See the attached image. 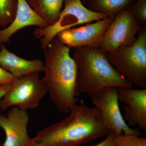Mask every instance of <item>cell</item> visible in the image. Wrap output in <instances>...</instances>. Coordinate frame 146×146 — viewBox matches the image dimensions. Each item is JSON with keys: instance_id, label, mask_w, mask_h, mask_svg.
I'll return each mask as SVG.
<instances>
[{"instance_id": "obj_1", "label": "cell", "mask_w": 146, "mask_h": 146, "mask_svg": "<svg viewBox=\"0 0 146 146\" xmlns=\"http://www.w3.org/2000/svg\"><path fill=\"white\" fill-rule=\"evenodd\" d=\"M69 115L60 121L47 127L31 138L28 146H78L109 133L97 110L76 104Z\"/></svg>"}, {"instance_id": "obj_2", "label": "cell", "mask_w": 146, "mask_h": 146, "mask_svg": "<svg viewBox=\"0 0 146 146\" xmlns=\"http://www.w3.org/2000/svg\"><path fill=\"white\" fill-rule=\"evenodd\" d=\"M70 49L57 36L52 40L44 50V76L42 79L51 102L59 112L67 114L79 101L76 66Z\"/></svg>"}, {"instance_id": "obj_3", "label": "cell", "mask_w": 146, "mask_h": 146, "mask_svg": "<svg viewBox=\"0 0 146 146\" xmlns=\"http://www.w3.org/2000/svg\"><path fill=\"white\" fill-rule=\"evenodd\" d=\"M72 57L76 66L80 92L90 97L108 86L132 87V84L110 63L107 52L100 48H73Z\"/></svg>"}, {"instance_id": "obj_4", "label": "cell", "mask_w": 146, "mask_h": 146, "mask_svg": "<svg viewBox=\"0 0 146 146\" xmlns=\"http://www.w3.org/2000/svg\"><path fill=\"white\" fill-rule=\"evenodd\" d=\"M133 44L107 53L111 65L132 84L146 89V27L138 31Z\"/></svg>"}, {"instance_id": "obj_5", "label": "cell", "mask_w": 146, "mask_h": 146, "mask_svg": "<svg viewBox=\"0 0 146 146\" xmlns=\"http://www.w3.org/2000/svg\"><path fill=\"white\" fill-rule=\"evenodd\" d=\"M63 3L64 8L54 24L44 28H36L33 31L42 49H46L61 32L77 26L108 18L103 13L89 10L84 5L82 0H64Z\"/></svg>"}, {"instance_id": "obj_6", "label": "cell", "mask_w": 146, "mask_h": 146, "mask_svg": "<svg viewBox=\"0 0 146 146\" xmlns=\"http://www.w3.org/2000/svg\"><path fill=\"white\" fill-rule=\"evenodd\" d=\"M47 93L39 73L29 74L17 79L11 84L0 100V108L2 111L12 107L26 111L35 109L39 106Z\"/></svg>"}, {"instance_id": "obj_7", "label": "cell", "mask_w": 146, "mask_h": 146, "mask_svg": "<svg viewBox=\"0 0 146 146\" xmlns=\"http://www.w3.org/2000/svg\"><path fill=\"white\" fill-rule=\"evenodd\" d=\"M91 101L109 132L117 135L123 134L141 136L140 130L128 125L120 110L118 97V87L108 86L98 94L91 97Z\"/></svg>"}, {"instance_id": "obj_8", "label": "cell", "mask_w": 146, "mask_h": 146, "mask_svg": "<svg viewBox=\"0 0 146 146\" xmlns=\"http://www.w3.org/2000/svg\"><path fill=\"white\" fill-rule=\"evenodd\" d=\"M140 29L136 19L124 9L110 23L103 36L100 48L106 52L111 53L120 47L133 44Z\"/></svg>"}, {"instance_id": "obj_9", "label": "cell", "mask_w": 146, "mask_h": 146, "mask_svg": "<svg viewBox=\"0 0 146 146\" xmlns=\"http://www.w3.org/2000/svg\"><path fill=\"white\" fill-rule=\"evenodd\" d=\"M111 21L107 18L89 23L61 32L56 36L70 49L80 47L100 48L105 32Z\"/></svg>"}, {"instance_id": "obj_10", "label": "cell", "mask_w": 146, "mask_h": 146, "mask_svg": "<svg viewBox=\"0 0 146 146\" xmlns=\"http://www.w3.org/2000/svg\"><path fill=\"white\" fill-rule=\"evenodd\" d=\"M118 97L119 102L125 104L123 118L128 125L138 126L146 131V89L119 87Z\"/></svg>"}, {"instance_id": "obj_11", "label": "cell", "mask_w": 146, "mask_h": 146, "mask_svg": "<svg viewBox=\"0 0 146 146\" xmlns=\"http://www.w3.org/2000/svg\"><path fill=\"white\" fill-rule=\"evenodd\" d=\"M29 113L12 107L6 116L0 114V127L4 131L5 140L2 146H28L30 138L28 133Z\"/></svg>"}, {"instance_id": "obj_12", "label": "cell", "mask_w": 146, "mask_h": 146, "mask_svg": "<svg viewBox=\"0 0 146 146\" xmlns=\"http://www.w3.org/2000/svg\"><path fill=\"white\" fill-rule=\"evenodd\" d=\"M17 10L13 21L6 27L0 30V46L10 41L17 32L29 26L44 28L49 26L31 8L26 0H17Z\"/></svg>"}, {"instance_id": "obj_13", "label": "cell", "mask_w": 146, "mask_h": 146, "mask_svg": "<svg viewBox=\"0 0 146 146\" xmlns=\"http://www.w3.org/2000/svg\"><path fill=\"white\" fill-rule=\"evenodd\" d=\"M0 46V66L16 78L32 73L44 72V66L42 60L24 59L9 50L4 45Z\"/></svg>"}, {"instance_id": "obj_14", "label": "cell", "mask_w": 146, "mask_h": 146, "mask_svg": "<svg viewBox=\"0 0 146 146\" xmlns=\"http://www.w3.org/2000/svg\"><path fill=\"white\" fill-rule=\"evenodd\" d=\"M136 0H82L84 5L94 12L103 13L113 20L122 11Z\"/></svg>"}, {"instance_id": "obj_15", "label": "cell", "mask_w": 146, "mask_h": 146, "mask_svg": "<svg viewBox=\"0 0 146 146\" xmlns=\"http://www.w3.org/2000/svg\"><path fill=\"white\" fill-rule=\"evenodd\" d=\"M29 5L49 25L57 21L64 0H28Z\"/></svg>"}, {"instance_id": "obj_16", "label": "cell", "mask_w": 146, "mask_h": 146, "mask_svg": "<svg viewBox=\"0 0 146 146\" xmlns=\"http://www.w3.org/2000/svg\"><path fill=\"white\" fill-rule=\"evenodd\" d=\"M17 0H0V27L8 26L15 18Z\"/></svg>"}, {"instance_id": "obj_17", "label": "cell", "mask_w": 146, "mask_h": 146, "mask_svg": "<svg viewBox=\"0 0 146 146\" xmlns=\"http://www.w3.org/2000/svg\"><path fill=\"white\" fill-rule=\"evenodd\" d=\"M125 9L136 19L141 28L146 27V0H136Z\"/></svg>"}, {"instance_id": "obj_18", "label": "cell", "mask_w": 146, "mask_h": 146, "mask_svg": "<svg viewBox=\"0 0 146 146\" xmlns=\"http://www.w3.org/2000/svg\"><path fill=\"white\" fill-rule=\"evenodd\" d=\"M115 146H146V138L122 133L117 136Z\"/></svg>"}, {"instance_id": "obj_19", "label": "cell", "mask_w": 146, "mask_h": 146, "mask_svg": "<svg viewBox=\"0 0 146 146\" xmlns=\"http://www.w3.org/2000/svg\"><path fill=\"white\" fill-rule=\"evenodd\" d=\"M17 79L0 66V86L11 84Z\"/></svg>"}, {"instance_id": "obj_20", "label": "cell", "mask_w": 146, "mask_h": 146, "mask_svg": "<svg viewBox=\"0 0 146 146\" xmlns=\"http://www.w3.org/2000/svg\"><path fill=\"white\" fill-rule=\"evenodd\" d=\"M118 136L114 132H109L104 140L94 146H115Z\"/></svg>"}, {"instance_id": "obj_21", "label": "cell", "mask_w": 146, "mask_h": 146, "mask_svg": "<svg viewBox=\"0 0 146 146\" xmlns=\"http://www.w3.org/2000/svg\"><path fill=\"white\" fill-rule=\"evenodd\" d=\"M11 84L0 86V100L5 95L6 93L9 89Z\"/></svg>"}]
</instances>
